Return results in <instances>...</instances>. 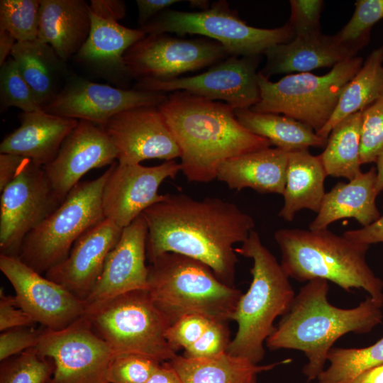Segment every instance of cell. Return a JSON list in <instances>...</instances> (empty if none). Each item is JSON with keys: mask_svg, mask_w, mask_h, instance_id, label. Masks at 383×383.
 I'll return each mask as SVG.
<instances>
[{"mask_svg": "<svg viewBox=\"0 0 383 383\" xmlns=\"http://www.w3.org/2000/svg\"><path fill=\"white\" fill-rule=\"evenodd\" d=\"M146 383H182L176 370L169 362L160 363Z\"/></svg>", "mask_w": 383, "mask_h": 383, "instance_id": "f907efd6", "label": "cell"}, {"mask_svg": "<svg viewBox=\"0 0 383 383\" xmlns=\"http://www.w3.org/2000/svg\"><path fill=\"white\" fill-rule=\"evenodd\" d=\"M148 226L143 214L123 228L101 275L85 300L87 309L123 294L148 289L145 265Z\"/></svg>", "mask_w": 383, "mask_h": 383, "instance_id": "ffe728a7", "label": "cell"}, {"mask_svg": "<svg viewBox=\"0 0 383 383\" xmlns=\"http://www.w3.org/2000/svg\"><path fill=\"white\" fill-rule=\"evenodd\" d=\"M211 321L196 314L184 316L168 327L165 338L176 352L185 350L201 337Z\"/></svg>", "mask_w": 383, "mask_h": 383, "instance_id": "b9f144b4", "label": "cell"}, {"mask_svg": "<svg viewBox=\"0 0 383 383\" xmlns=\"http://www.w3.org/2000/svg\"><path fill=\"white\" fill-rule=\"evenodd\" d=\"M361 163L376 162L383 151V94L362 111Z\"/></svg>", "mask_w": 383, "mask_h": 383, "instance_id": "f35d334b", "label": "cell"}, {"mask_svg": "<svg viewBox=\"0 0 383 383\" xmlns=\"http://www.w3.org/2000/svg\"><path fill=\"white\" fill-rule=\"evenodd\" d=\"M362 123L360 111L345 118L332 129L323 152L318 155L327 176L350 181L362 173Z\"/></svg>", "mask_w": 383, "mask_h": 383, "instance_id": "d6a6232c", "label": "cell"}, {"mask_svg": "<svg viewBox=\"0 0 383 383\" xmlns=\"http://www.w3.org/2000/svg\"><path fill=\"white\" fill-rule=\"evenodd\" d=\"M142 214L150 262L166 252L179 253L204 262L233 286L238 262L234 245L243 243L254 229L252 216L218 197L199 200L182 194H166Z\"/></svg>", "mask_w": 383, "mask_h": 383, "instance_id": "6da1fadb", "label": "cell"}, {"mask_svg": "<svg viewBox=\"0 0 383 383\" xmlns=\"http://www.w3.org/2000/svg\"><path fill=\"white\" fill-rule=\"evenodd\" d=\"M29 159L11 153H0V192L18 174Z\"/></svg>", "mask_w": 383, "mask_h": 383, "instance_id": "bcb514c9", "label": "cell"}, {"mask_svg": "<svg viewBox=\"0 0 383 383\" xmlns=\"http://www.w3.org/2000/svg\"><path fill=\"white\" fill-rule=\"evenodd\" d=\"M167 96L163 92L121 89L71 76L43 110L101 126L123 111L140 106H158Z\"/></svg>", "mask_w": 383, "mask_h": 383, "instance_id": "2e32d148", "label": "cell"}, {"mask_svg": "<svg viewBox=\"0 0 383 383\" xmlns=\"http://www.w3.org/2000/svg\"><path fill=\"white\" fill-rule=\"evenodd\" d=\"M117 157L115 147L101 126L79 121L63 141L57 156L43 169L55 191L64 201L87 172L111 165Z\"/></svg>", "mask_w": 383, "mask_h": 383, "instance_id": "d6986e66", "label": "cell"}, {"mask_svg": "<svg viewBox=\"0 0 383 383\" xmlns=\"http://www.w3.org/2000/svg\"><path fill=\"white\" fill-rule=\"evenodd\" d=\"M17 41L7 31L0 30V66H1L11 55L12 50Z\"/></svg>", "mask_w": 383, "mask_h": 383, "instance_id": "816d5d0a", "label": "cell"}, {"mask_svg": "<svg viewBox=\"0 0 383 383\" xmlns=\"http://www.w3.org/2000/svg\"><path fill=\"white\" fill-rule=\"evenodd\" d=\"M89 10L102 18L118 21L126 16V6L120 0H91Z\"/></svg>", "mask_w": 383, "mask_h": 383, "instance_id": "c3c4849f", "label": "cell"}, {"mask_svg": "<svg viewBox=\"0 0 383 383\" xmlns=\"http://www.w3.org/2000/svg\"><path fill=\"white\" fill-rule=\"evenodd\" d=\"M180 0H137L138 11V21L140 27L160 12L169 9L172 5L182 2Z\"/></svg>", "mask_w": 383, "mask_h": 383, "instance_id": "681fc988", "label": "cell"}, {"mask_svg": "<svg viewBox=\"0 0 383 383\" xmlns=\"http://www.w3.org/2000/svg\"><path fill=\"white\" fill-rule=\"evenodd\" d=\"M62 201L43 167L29 160L1 192V254L18 257L26 235Z\"/></svg>", "mask_w": 383, "mask_h": 383, "instance_id": "4fadbf2b", "label": "cell"}, {"mask_svg": "<svg viewBox=\"0 0 383 383\" xmlns=\"http://www.w3.org/2000/svg\"><path fill=\"white\" fill-rule=\"evenodd\" d=\"M28 327L15 328L1 333V362L37 345L41 331Z\"/></svg>", "mask_w": 383, "mask_h": 383, "instance_id": "ee69618b", "label": "cell"}, {"mask_svg": "<svg viewBox=\"0 0 383 383\" xmlns=\"http://www.w3.org/2000/svg\"><path fill=\"white\" fill-rule=\"evenodd\" d=\"M0 99L1 111L10 107H17L23 113L43 109L11 57L1 66Z\"/></svg>", "mask_w": 383, "mask_h": 383, "instance_id": "8d00e7d4", "label": "cell"}, {"mask_svg": "<svg viewBox=\"0 0 383 383\" xmlns=\"http://www.w3.org/2000/svg\"><path fill=\"white\" fill-rule=\"evenodd\" d=\"M50 358L32 348L1 362L0 383H49L54 372Z\"/></svg>", "mask_w": 383, "mask_h": 383, "instance_id": "d590c367", "label": "cell"}, {"mask_svg": "<svg viewBox=\"0 0 383 383\" xmlns=\"http://www.w3.org/2000/svg\"><path fill=\"white\" fill-rule=\"evenodd\" d=\"M40 0H1L0 30L9 33L17 42L38 38Z\"/></svg>", "mask_w": 383, "mask_h": 383, "instance_id": "e575fe53", "label": "cell"}, {"mask_svg": "<svg viewBox=\"0 0 383 383\" xmlns=\"http://www.w3.org/2000/svg\"><path fill=\"white\" fill-rule=\"evenodd\" d=\"M21 121V126L1 141L0 153L21 155L43 167L55 159L63 141L79 123L43 109L23 113Z\"/></svg>", "mask_w": 383, "mask_h": 383, "instance_id": "cb8c5ba5", "label": "cell"}, {"mask_svg": "<svg viewBox=\"0 0 383 383\" xmlns=\"http://www.w3.org/2000/svg\"><path fill=\"white\" fill-rule=\"evenodd\" d=\"M190 6L194 8H197L204 11L208 9L211 6L209 1L206 0H191L189 1Z\"/></svg>", "mask_w": 383, "mask_h": 383, "instance_id": "11a10c76", "label": "cell"}, {"mask_svg": "<svg viewBox=\"0 0 383 383\" xmlns=\"http://www.w3.org/2000/svg\"><path fill=\"white\" fill-rule=\"evenodd\" d=\"M351 383H383V365L363 372Z\"/></svg>", "mask_w": 383, "mask_h": 383, "instance_id": "f5cc1de1", "label": "cell"}, {"mask_svg": "<svg viewBox=\"0 0 383 383\" xmlns=\"http://www.w3.org/2000/svg\"><path fill=\"white\" fill-rule=\"evenodd\" d=\"M231 340L226 322L211 321L209 325L184 356L193 358L211 357L227 352Z\"/></svg>", "mask_w": 383, "mask_h": 383, "instance_id": "60d3db41", "label": "cell"}, {"mask_svg": "<svg viewBox=\"0 0 383 383\" xmlns=\"http://www.w3.org/2000/svg\"><path fill=\"white\" fill-rule=\"evenodd\" d=\"M343 235L350 240L368 245L383 243V213L369 226L346 231Z\"/></svg>", "mask_w": 383, "mask_h": 383, "instance_id": "7dc6e473", "label": "cell"}, {"mask_svg": "<svg viewBox=\"0 0 383 383\" xmlns=\"http://www.w3.org/2000/svg\"><path fill=\"white\" fill-rule=\"evenodd\" d=\"M288 157V152L270 147L231 157L220 165L216 179L231 189L283 194Z\"/></svg>", "mask_w": 383, "mask_h": 383, "instance_id": "484cf974", "label": "cell"}, {"mask_svg": "<svg viewBox=\"0 0 383 383\" xmlns=\"http://www.w3.org/2000/svg\"><path fill=\"white\" fill-rule=\"evenodd\" d=\"M101 126L117 151L119 164L180 157L179 148L157 106L123 111Z\"/></svg>", "mask_w": 383, "mask_h": 383, "instance_id": "ac0fdd59", "label": "cell"}, {"mask_svg": "<svg viewBox=\"0 0 383 383\" xmlns=\"http://www.w3.org/2000/svg\"><path fill=\"white\" fill-rule=\"evenodd\" d=\"M327 360L330 365L318 376V383H351L363 372L383 365V337L362 348L333 347Z\"/></svg>", "mask_w": 383, "mask_h": 383, "instance_id": "836d02e7", "label": "cell"}, {"mask_svg": "<svg viewBox=\"0 0 383 383\" xmlns=\"http://www.w3.org/2000/svg\"><path fill=\"white\" fill-rule=\"evenodd\" d=\"M0 331L30 326L34 321L20 308L15 296H7L0 290Z\"/></svg>", "mask_w": 383, "mask_h": 383, "instance_id": "f6af8a7d", "label": "cell"}, {"mask_svg": "<svg viewBox=\"0 0 383 383\" xmlns=\"http://www.w3.org/2000/svg\"><path fill=\"white\" fill-rule=\"evenodd\" d=\"M328 291L326 279L307 282L265 342L272 350L302 351L308 358L302 370L308 381L324 370L328 354L339 338L348 333H367L383 318L382 302L369 297L355 308H338L328 301Z\"/></svg>", "mask_w": 383, "mask_h": 383, "instance_id": "3957f363", "label": "cell"}, {"mask_svg": "<svg viewBox=\"0 0 383 383\" xmlns=\"http://www.w3.org/2000/svg\"><path fill=\"white\" fill-rule=\"evenodd\" d=\"M377 183L376 192L379 194L383 191V151L377 157Z\"/></svg>", "mask_w": 383, "mask_h": 383, "instance_id": "db71d44e", "label": "cell"}, {"mask_svg": "<svg viewBox=\"0 0 383 383\" xmlns=\"http://www.w3.org/2000/svg\"><path fill=\"white\" fill-rule=\"evenodd\" d=\"M84 316L116 355H140L161 363L177 355L165 338L170 323L147 289L127 292L89 308Z\"/></svg>", "mask_w": 383, "mask_h": 383, "instance_id": "ba28073f", "label": "cell"}, {"mask_svg": "<svg viewBox=\"0 0 383 383\" xmlns=\"http://www.w3.org/2000/svg\"><path fill=\"white\" fill-rule=\"evenodd\" d=\"M0 270L13 286L18 306L45 329H63L84 316V300L43 277L18 257L1 254Z\"/></svg>", "mask_w": 383, "mask_h": 383, "instance_id": "9a60e30c", "label": "cell"}, {"mask_svg": "<svg viewBox=\"0 0 383 383\" xmlns=\"http://www.w3.org/2000/svg\"><path fill=\"white\" fill-rule=\"evenodd\" d=\"M235 115L250 132L288 152L327 144V140L318 136L311 127L284 115L258 113L250 109H235Z\"/></svg>", "mask_w": 383, "mask_h": 383, "instance_id": "4dcf8cb0", "label": "cell"}, {"mask_svg": "<svg viewBox=\"0 0 383 383\" xmlns=\"http://www.w3.org/2000/svg\"><path fill=\"white\" fill-rule=\"evenodd\" d=\"M161 362L150 357L126 354L116 355L108 372L109 383H146Z\"/></svg>", "mask_w": 383, "mask_h": 383, "instance_id": "ab89813d", "label": "cell"}, {"mask_svg": "<svg viewBox=\"0 0 383 383\" xmlns=\"http://www.w3.org/2000/svg\"><path fill=\"white\" fill-rule=\"evenodd\" d=\"M281 252V266L298 282L322 279L345 291L362 289L383 303V281L366 261L370 245L338 235L329 230L282 228L274 235Z\"/></svg>", "mask_w": 383, "mask_h": 383, "instance_id": "277c9868", "label": "cell"}, {"mask_svg": "<svg viewBox=\"0 0 383 383\" xmlns=\"http://www.w3.org/2000/svg\"><path fill=\"white\" fill-rule=\"evenodd\" d=\"M327 177L318 155L308 149L289 152L286 184L283 192L284 205L279 216L293 221L301 209L318 213L326 194L324 181Z\"/></svg>", "mask_w": 383, "mask_h": 383, "instance_id": "83f0119b", "label": "cell"}, {"mask_svg": "<svg viewBox=\"0 0 383 383\" xmlns=\"http://www.w3.org/2000/svg\"><path fill=\"white\" fill-rule=\"evenodd\" d=\"M146 35L174 33L199 35L223 45L229 56L255 57L269 48L295 38L288 23L272 28H259L241 20L228 2H213L204 11H179L167 9L140 28Z\"/></svg>", "mask_w": 383, "mask_h": 383, "instance_id": "30bf717a", "label": "cell"}, {"mask_svg": "<svg viewBox=\"0 0 383 383\" xmlns=\"http://www.w3.org/2000/svg\"><path fill=\"white\" fill-rule=\"evenodd\" d=\"M104 184L102 208L105 218L123 228L150 206L164 200L158 189L163 181L174 179L181 171L175 160L147 167L114 162Z\"/></svg>", "mask_w": 383, "mask_h": 383, "instance_id": "e0dca14e", "label": "cell"}, {"mask_svg": "<svg viewBox=\"0 0 383 383\" xmlns=\"http://www.w3.org/2000/svg\"><path fill=\"white\" fill-rule=\"evenodd\" d=\"M363 62L361 57L355 56L337 64L323 75L290 74L274 82L258 71L260 99L250 109L282 113L317 133L331 118L346 85Z\"/></svg>", "mask_w": 383, "mask_h": 383, "instance_id": "52a82bcc", "label": "cell"}, {"mask_svg": "<svg viewBox=\"0 0 383 383\" xmlns=\"http://www.w3.org/2000/svg\"><path fill=\"white\" fill-rule=\"evenodd\" d=\"M291 15L288 23L295 35L321 31L320 16L323 1L291 0Z\"/></svg>", "mask_w": 383, "mask_h": 383, "instance_id": "7bdbcfd3", "label": "cell"}, {"mask_svg": "<svg viewBox=\"0 0 383 383\" xmlns=\"http://www.w3.org/2000/svg\"><path fill=\"white\" fill-rule=\"evenodd\" d=\"M35 348L54 365L49 383H109L116 356L84 316L63 329L41 331Z\"/></svg>", "mask_w": 383, "mask_h": 383, "instance_id": "8fae6325", "label": "cell"}, {"mask_svg": "<svg viewBox=\"0 0 383 383\" xmlns=\"http://www.w3.org/2000/svg\"><path fill=\"white\" fill-rule=\"evenodd\" d=\"M357 52L335 35L319 31L296 35L289 43L276 45L265 51L266 62L260 72L268 79L274 74L310 72L318 68L333 67L357 56Z\"/></svg>", "mask_w": 383, "mask_h": 383, "instance_id": "7402d4cb", "label": "cell"}, {"mask_svg": "<svg viewBox=\"0 0 383 383\" xmlns=\"http://www.w3.org/2000/svg\"><path fill=\"white\" fill-rule=\"evenodd\" d=\"M377 169L372 167L348 183L338 182L326 192L316 217L309 229H327L334 221L355 218L362 227L377 221L380 213L376 205Z\"/></svg>", "mask_w": 383, "mask_h": 383, "instance_id": "4316f807", "label": "cell"}, {"mask_svg": "<svg viewBox=\"0 0 383 383\" xmlns=\"http://www.w3.org/2000/svg\"><path fill=\"white\" fill-rule=\"evenodd\" d=\"M291 361L287 359L260 365L226 352L202 358L177 355L168 362L176 370L182 383H245L260 372Z\"/></svg>", "mask_w": 383, "mask_h": 383, "instance_id": "f1b7e54d", "label": "cell"}, {"mask_svg": "<svg viewBox=\"0 0 383 383\" xmlns=\"http://www.w3.org/2000/svg\"><path fill=\"white\" fill-rule=\"evenodd\" d=\"M147 290L170 325L192 314L227 322L242 294L204 262L175 252L164 253L150 262Z\"/></svg>", "mask_w": 383, "mask_h": 383, "instance_id": "8992f818", "label": "cell"}, {"mask_svg": "<svg viewBox=\"0 0 383 383\" xmlns=\"http://www.w3.org/2000/svg\"><path fill=\"white\" fill-rule=\"evenodd\" d=\"M89 4L84 0H40L38 39L66 61L76 55L90 32Z\"/></svg>", "mask_w": 383, "mask_h": 383, "instance_id": "d4e9b609", "label": "cell"}, {"mask_svg": "<svg viewBox=\"0 0 383 383\" xmlns=\"http://www.w3.org/2000/svg\"><path fill=\"white\" fill-rule=\"evenodd\" d=\"M11 57L16 61L21 74L42 108L60 91L57 85L64 61L50 45L38 38L33 41L17 42Z\"/></svg>", "mask_w": 383, "mask_h": 383, "instance_id": "f546056e", "label": "cell"}, {"mask_svg": "<svg viewBox=\"0 0 383 383\" xmlns=\"http://www.w3.org/2000/svg\"><path fill=\"white\" fill-rule=\"evenodd\" d=\"M355 6L352 17L335 35L359 51L369 43L372 28L383 18V0H357Z\"/></svg>", "mask_w": 383, "mask_h": 383, "instance_id": "74e56055", "label": "cell"}, {"mask_svg": "<svg viewBox=\"0 0 383 383\" xmlns=\"http://www.w3.org/2000/svg\"><path fill=\"white\" fill-rule=\"evenodd\" d=\"M122 232L123 228L113 221L104 219L84 233L75 241L66 259L50 269L45 277L85 301Z\"/></svg>", "mask_w": 383, "mask_h": 383, "instance_id": "44dd1931", "label": "cell"}, {"mask_svg": "<svg viewBox=\"0 0 383 383\" xmlns=\"http://www.w3.org/2000/svg\"><path fill=\"white\" fill-rule=\"evenodd\" d=\"M382 94L383 46H380L368 55L360 70L348 83L331 118L316 134L327 140L340 121L362 111Z\"/></svg>", "mask_w": 383, "mask_h": 383, "instance_id": "1f68e13d", "label": "cell"}, {"mask_svg": "<svg viewBox=\"0 0 383 383\" xmlns=\"http://www.w3.org/2000/svg\"><path fill=\"white\" fill-rule=\"evenodd\" d=\"M245 383H256V377H254L253 379H250V381Z\"/></svg>", "mask_w": 383, "mask_h": 383, "instance_id": "9f6ffc18", "label": "cell"}, {"mask_svg": "<svg viewBox=\"0 0 383 383\" xmlns=\"http://www.w3.org/2000/svg\"><path fill=\"white\" fill-rule=\"evenodd\" d=\"M260 61V56H229L203 73L169 81L142 79L133 89L166 94L185 91L224 101L235 110L250 109L260 99L257 71Z\"/></svg>", "mask_w": 383, "mask_h": 383, "instance_id": "5bb4252c", "label": "cell"}, {"mask_svg": "<svg viewBox=\"0 0 383 383\" xmlns=\"http://www.w3.org/2000/svg\"><path fill=\"white\" fill-rule=\"evenodd\" d=\"M110 167L99 177L79 182L61 204L23 240L18 258L40 274L62 262L75 241L105 216L102 193Z\"/></svg>", "mask_w": 383, "mask_h": 383, "instance_id": "9c48e42d", "label": "cell"}, {"mask_svg": "<svg viewBox=\"0 0 383 383\" xmlns=\"http://www.w3.org/2000/svg\"><path fill=\"white\" fill-rule=\"evenodd\" d=\"M235 250L252 260V279L231 317L238 331L227 353L258 365L265 355L264 343L275 329L274 320L289 311L295 293L281 264L254 229Z\"/></svg>", "mask_w": 383, "mask_h": 383, "instance_id": "5b68a950", "label": "cell"}, {"mask_svg": "<svg viewBox=\"0 0 383 383\" xmlns=\"http://www.w3.org/2000/svg\"><path fill=\"white\" fill-rule=\"evenodd\" d=\"M89 12V35L75 55L76 60L109 79L123 81L131 78L123 55L146 34L140 28H129L115 19L102 18L90 10Z\"/></svg>", "mask_w": 383, "mask_h": 383, "instance_id": "603a6c76", "label": "cell"}, {"mask_svg": "<svg viewBox=\"0 0 383 383\" xmlns=\"http://www.w3.org/2000/svg\"><path fill=\"white\" fill-rule=\"evenodd\" d=\"M228 57L223 45L213 40L162 33L146 35L137 41L124 53L123 61L130 77L138 81H169Z\"/></svg>", "mask_w": 383, "mask_h": 383, "instance_id": "7c38bea8", "label": "cell"}, {"mask_svg": "<svg viewBox=\"0 0 383 383\" xmlns=\"http://www.w3.org/2000/svg\"><path fill=\"white\" fill-rule=\"evenodd\" d=\"M157 108L179 148L181 171L189 182H211L225 160L272 145L244 128L226 103L175 91Z\"/></svg>", "mask_w": 383, "mask_h": 383, "instance_id": "7a4b0ae2", "label": "cell"}]
</instances>
